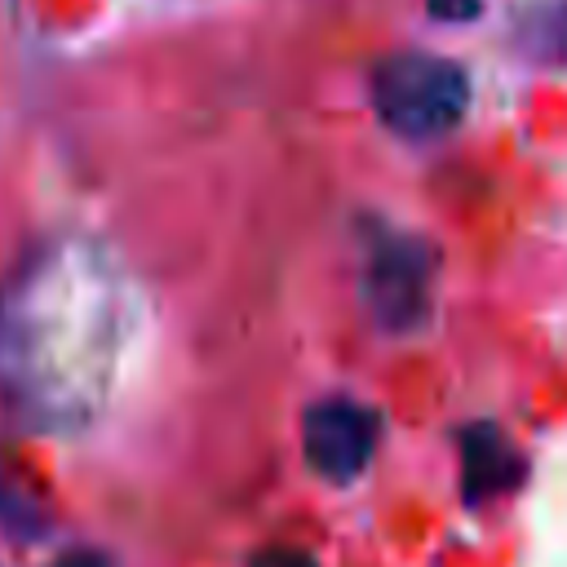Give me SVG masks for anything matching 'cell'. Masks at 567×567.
I'll use <instances>...</instances> for the list:
<instances>
[{
    "label": "cell",
    "mask_w": 567,
    "mask_h": 567,
    "mask_svg": "<svg viewBox=\"0 0 567 567\" xmlns=\"http://www.w3.org/2000/svg\"><path fill=\"white\" fill-rule=\"evenodd\" d=\"M377 115L403 137H439L470 106V80L439 53H394L372 75Z\"/></svg>",
    "instance_id": "obj_2"
},
{
    "label": "cell",
    "mask_w": 567,
    "mask_h": 567,
    "mask_svg": "<svg viewBox=\"0 0 567 567\" xmlns=\"http://www.w3.org/2000/svg\"><path fill=\"white\" fill-rule=\"evenodd\" d=\"M252 567H315L306 554H297V549H270V554H261Z\"/></svg>",
    "instance_id": "obj_7"
},
{
    "label": "cell",
    "mask_w": 567,
    "mask_h": 567,
    "mask_svg": "<svg viewBox=\"0 0 567 567\" xmlns=\"http://www.w3.org/2000/svg\"><path fill=\"white\" fill-rule=\"evenodd\" d=\"M124 297L75 239L31 248L0 284V394L40 430L84 425L111 390Z\"/></svg>",
    "instance_id": "obj_1"
},
{
    "label": "cell",
    "mask_w": 567,
    "mask_h": 567,
    "mask_svg": "<svg viewBox=\"0 0 567 567\" xmlns=\"http://www.w3.org/2000/svg\"><path fill=\"white\" fill-rule=\"evenodd\" d=\"M425 4H430V13L443 18V22H470V18H478V9H483L487 0H425Z\"/></svg>",
    "instance_id": "obj_6"
},
{
    "label": "cell",
    "mask_w": 567,
    "mask_h": 567,
    "mask_svg": "<svg viewBox=\"0 0 567 567\" xmlns=\"http://www.w3.org/2000/svg\"><path fill=\"white\" fill-rule=\"evenodd\" d=\"M527 461L523 452L505 439V430L496 425H470L461 430V483L470 501H487V496H505L518 487Z\"/></svg>",
    "instance_id": "obj_5"
},
{
    "label": "cell",
    "mask_w": 567,
    "mask_h": 567,
    "mask_svg": "<svg viewBox=\"0 0 567 567\" xmlns=\"http://www.w3.org/2000/svg\"><path fill=\"white\" fill-rule=\"evenodd\" d=\"M434 275H439V257L430 244L412 239V235H390L372 261H368V306L377 315L381 328L390 332H412L425 323L430 315V297H434Z\"/></svg>",
    "instance_id": "obj_3"
},
{
    "label": "cell",
    "mask_w": 567,
    "mask_h": 567,
    "mask_svg": "<svg viewBox=\"0 0 567 567\" xmlns=\"http://www.w3.org/2000/svg\"><path fill=\"white\" fill-rule=\"evenodd\" d=\"M53 567H111V558L97 554V549H71V554H62Z\"/></svg>",
    "instance_id": "obj_8"
},
{
    "label": "cell",
    "mask_w": 567,
    "mask_h": 567,
    "mask_svg": "<svg viewBox=\"0 0 567 567\" xmlns=\"http://www.w3.org/2000/svg\"><path fill=\"white\" fill-rule=\"evenodd\" d=\"M381 439V421L368 403L354 399H319L306 408L301 416V447L315 474L346 483L354 474H363V465L372 461Z\"/></svg>",
    "instance_id": "obj_4"
}]
</instances>
